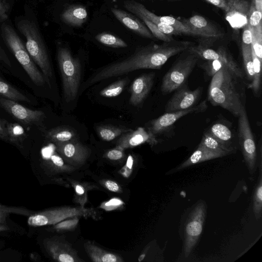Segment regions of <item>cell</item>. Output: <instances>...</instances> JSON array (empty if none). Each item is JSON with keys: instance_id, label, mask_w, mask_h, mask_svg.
Returning <instances> with one entry per match:
<instances>
[{"instance_id": "obj_1", "label": "cell", "mask_w": 262, "mask_h": 262, "mask_svg": "<svg viewBox=\"0 0 262 262\" xmlns=\"http://www.w3.org/2000/svg\"><path fill=\"white\" fill-rule=\"evenodd\" d=\"M244 80L229 68L223 67L212 76L208 88V101L212 105L220 106L237 117L245 107Z\"/></svg>"}, {"instance_id": "obj_10", "label": "cell", "mask_w": 262, "mask_h": 262, "mask_svg": "<svg viewBox=\"0 0 262 262\" xmlns=\"http://www.w3.org/2000/svg\"><path fill=\"white\" fill-rule=\"evenodd\" d=\"M123 5L127 10L132 13L135 15L141 14L155 24L157 23H161L173 27L181 34L196 36V34L181 20L172 16L157 15L148 10L144 5L134 0L125 1Z\"/></svg>"}, {"instance_id": "obj_3", "label": "cell", "mask_w": 262, "mask_h": 262, "mask_svg": "<svg viewBox=\"0 0 262 262\" xmlns=\"http://www.w3.org/2000/svg\"><path fill=\"white\" fill-rule=\"evenodd\" d=\"M57 61L60 71L64 98L68 102L76 97L81 79V64L68 49L60 47L57 50Z\"/></svg>"}, {"instance_id": "obj_43", "label": "cell", "mask_w": 262, "mask_h": 262, "mask_svg": "<svg viewBox=\"0 0 262 262\" xmlns=\"http://www.w3.org/2000/svg\"><path fill=\"white\" fill-rule=\"evenodd\" d=\"M8 7L2 1H0V20L4 21L8 18Z\"/></svg>"}, {"instance_id": "obj_38", "label": "cell", "mask_w": 262, "mask_h": 262, "mask_svg": "<svg viewBox=\"0 0 262 262\" xmlns=\"http://www.w3.org/2000/svg\"><path fill=\"white\" fill-rule=\"evenodd\" d=\"M136 15L143 21L155 38L164 41V42H170L174 40L170 35H167L162 32L154 23L143 15L139 14H136Z\"/></svg>"}, {"instance_id": "obj_32", "label": "cell", "mask_w": 262, "mask_h": 262, "mask_svg": "<svg viewBox=\"0 0 262 262\" xmlns=\"http://www.w3.org/2000/svg\"><path fill=\"white\" fill-rule=\"evenodd\" d=\"M8 140L20 146L26 137V134L22 126L18 123H8L6 125Z\"/></svg>"}, {"instance_id": "obj_33", "label": "cell", "mask_w": 262, "mask_h": 262, "mask_svg": "<svg viewBox=\"0 0 262 262\" xmlns=\"http://www.w3.org/2000/svg\"><path fill=\"white\" fill-rule=\"evenodd\" d=\"M242 53L246 79L250 83L254 75V66L251 45L242 44Z\"/></svg>"}, {"instance_id": "obj_13", "label": "cell", "mask_w": 262, "mask_h": 262, "mask_svg": "<svg viewBox=\"0 0 262 262\" xmlns=\"http://www.w3.org/2000/svg\"><path fill=\"white\" fill-rule=\"evenodd\" d=\"M43 245L55 260L60 262L82 261L78 256L77 251L67 242L59 237L46 239Z\"/></svg>"}, {"instance_id": "obj_7", "label": "cell", "mask_w": 262, "mask_h": 262, "mask_svg": "<svg viewBox=\"0 0 262 262\" xmlns=\"http://www.w3.org/2000/svg\"><path fill=\"white\" fill-rule=\"evenodd\" d=\"M237 118L239 146L249 173L252 174L258 166L256 147L245 107Z\"/></svg>"}, {"instance_id": "obj_44", "label": "cell", "mask_w": 262, "mask_h": 262, "mask_svg": "<svg viewBox=\"0 0 262 262\" xmlns=\"http://www.w3.org/2000/svg\"><path fill=\"white\" fill-rule=\"evenodd\" d=\"M50 160L52 163L56 167H62L63 166V161L62 158L56 154H51Z\"/></svg>"}, {"instance_id": "obj_16", "label": "cell", "mask_w": 262, "mask_h": 262, "mask_svg": "<svg viewBox=\"0 0 262 262\" xmlns=\"http://www.w3.org/2000/svg\"><path fill=\"white\" fill-rule=\"evenodd\" d=\"M111 11L121 24L134 33L146 38H155L144 23L142 22L138 17L117 8H112Z\"/></svg>"}, {"instance_id": "obj_6", "label": "cell", "mask_w": 262, "mask_h": 262, "mask_svg": "<svg viewBox=\"0 0 262 262\" xmlns=\"http://www.w3.org/2000/svg\"><path fill=\"white\" fill-rule=\"evenodd\" d=\"M95 213L92 208L61 207L32 213L28 216L27 223L32 227L55 225L69 218L93 216Z\"/></svg>"}, {"instance_id": "obj_28", "label": "cell", "mask_w": 262, "mask_h": 262, "mask_svg": "<svg viewBox=\"0 0 262 262\" xmlns=\"http://www.w3.org/2000/svg\"><path fill=\"white\" fill-rule=\"evenodd\" d=\"M0 95L14 101L30 102L29 98L15 88L0 78Z\"/></svg>"}, {"instance_id": "obj_26", "label": "cell", "mask_w": 262, "mask_h": 262, "mask_svg": "<svg viewBox=\"0 0 262 262\" xmlns=\"http://www.w3.org/2000/svg\"><path fill=\"white\" fill-rule=\"evenodd\" d=\"M46 137L54 143L65 142L77 139V133L67 126H58L49 130Z\"/></svg>"}, {"instance_id": "obj_48", "label": "cell", "mask_w": 262, "mask_h": 262, "mask_svg": "<svg viewBox=\"0 0 262 262\" xmlns=\"http://www.w3.org/2000/svg\"><path fill=\"white\" fill-rule=\"evenodd\" d=\"M253 2L256 9L262 12V0H253Z\"/></svg>"}, {"instance_id": "obj_9", "label": "cell", "mask_w": 262, "mask_h": 262, "mask_svg": "<svg viewBox=\"0 0 262 262\" xmlns=\"http://www.w3.org/2000/svg\"><path fill=\"white\" fill-rule=\"evenodd\" d=\"M207 108L206 100L195 106L185 110L166 112L148 123L147 130L156 136L167 132L179 119L188 114L204 112Z\"/></svg>"}, {"instance_id": "obj_25", "label": "cell", "mask_w": 262, "mask_h": 262, "mask_svg": "<svg viewBox=\"0 0 262 262\" xmlns=\"http://www.w3.org/2000/svg\"><path fill=\"white\" fill-rule=\"evenodd\" d=\"M207 132L228 148L235 151L236 148L233 143L232 132L227 125L216 123L210 127Z\"/></svg>"}, {"instance_id": "obj_14", "label": "cell", "mask_w": 262, "mask_h": 262, "mask_svg": "<svg viewBox=\"0 0 262 262\" xmlns=\"http://www.w3.org/2000/svg\"><path fill=\"white\" fill-rule=\"evenodd\" d=\"M181 21L192 31L196 36L216 39L222 38L224 35L215 25L201 15H193Z\"/></svg>"}, {"instance_id": "obj_21", "label": "cell", "mask_w": 262, "mask_h": 262, "mask_svg": "<svg viewBox=\"0 0 262 262\" xmlns=\"http://www.w3.org/2000/svg\"><path fill=\"white\" fill-rule=\"evenodd\" d=\"M201 68L209 76L212 77L223 67H227L240 77L244 78V73L233 57L229 59L206 60L201 65Z\"/></svg>"}, {"instance_id": "obj_34", "label": "cell", "mask_w": 262, "mask_h": 262, "mask_svg": "<svg viewBox=\"0 0 262 262\" xmlns=\"http://www.w3.org/2000/svg\"><path fill=\"white\" fill-rule=\"evenodd\" d=\"M253 210L256 220L261 216L262 212V176L259 170L258 181L254 189L253 196Z\"/></svg>"}, {"instance_id": "obj_35", "label": "cell", "mask_w": 262, "mask_h": 262, "mask_svg": "<svg viewBox=\"0 0 262 262\" xmlns=\"http://www.w3.org/2000/svg\"><path fill=\"white\" fill-rule=\"evenodd\" d=\"M129 79L127 76L120 79L104 88L100 92V95L104 97H114L120 95L127 84Z\"/></svg>"}, {"instance_id": "obj_40", "label": "cell", "mask_w": 262, "mask_h": 262, "mask_svg": "<svg viewBox=\"0 0 262 262\" xmlns=\"http://www.w3.org/2000/svg\"><path fill=\"white\" fill-rule=\"evenodd\" d=\"M252 30L251 28L247 24L244 28L242 34V44L244 45H251Z\"/></svg>"}, {"instance_id": "obj_19", "label": "cell", "mask_w": 262, "mask_h": 262, "mask_svg": "<svg viewBox=\"0 0 262 262\" xmlns=\"http://www.w3.org/2000/svg\"><path fill=\"white\" fill-rule=\"evenodd\" d=\"M227 156L226 154L213 151L199 145L197 149L185 161L173 169V172L184 169L190 166L204 161Z\"/></svg>"}, {"instance_id": "obj_46", "label": "cell", "mask_w": 262, "mask_h": 262, "mask_svg": "<svg viewBox=\"0 0 262 262\" xmlns=\"http://www.w3.org/2000/svg\"><path fill=\"white\" fill-rule=\"evenodd\" d=\"M0 61L4 62L9 67L11 66V62L6 52L0 45Z\"/></svg>"}, {"instance_id": "obj_12", "label": "cell", "mask_w": 262, "mask_h": 262, "mask_svg": "<svg viewBox=\"0 0 262 262\" xmlns=\"http://www.w3.org/2000/svg\"><path fill=\"white\" fill-rule=\"evenodd\" d=\"M0 106L14 118L28 125H37L43 120V112L32 110L17 103L15 101L0 97Z\"/></svg>"}, {"instance_id": "obj_15", "label": "cell", "mask_w": 262, "mask_h": 262, "mask_svg": "<svg viewBox=\"0 0 262 262\" xmlns=\"http://www.w3.org/2000/svg\"><path fill=\"white\" fill-rule=\"evenodd\" d=\"M147 143L152 146L158 143L156 136L142 127L132 130L121 135L117 140L118 147L124 149Z\"/></svg>"}, {"instance_id": "obj_22", "label": "cell", "mask_w": 262, "mask_h": 262, "mask_svg": "<svg viewBox=\"0 0 262 262\" xmlns=\"http://www.w3.org/2000/svg\"><path fill=\"white\" fill-rule=\"evenodd\" d=\"M188 51L195 53L199 58L206 60L229 59L232 56L223 47H220L217 50L207 48L203 45L191 46Z\"/></svg>"}, {"instance_id": "obj_24", "label": "cell", "mask_w": 262, "mask_h": 262, "mask_svg": "<svg viewBox=\"0 0 262 262\" xmlns=\"http://www.w3.org/2000/svg\"><path fill=\"white\" fill-rule=\"evenodd\" d=\"M223 10L227 13L238 12L246 14L248 12V3L245 0H205Z\"/></svg>"}, {"instance_id": "obj_8", "label": "cell", "mask_w": 262, "mask_h": 262, "mask_svg": "<svg viewBox=\"0 0 262 262\" xmlns=\"http://www.w3.org/2000/svg\"><path fill=\"white\" fill-rule=\"evenodd\" d=\"M205 202H200L191 210L185 229L183 253L187 257L191 253L202 232L206 214Z\"/></svg>"}, {"instance_id": "obj_30", "label": "cell", "mask_w": 262, "mask_h": 262, "mask_svg": "<svg viewBox=\"0 0 262 262\" xmlns=\"http://www.w3.org/2000/svg\"><path fill=\"white\" fill-rule=\"evenodd\" d=\"M252 49V48H251ZM254 66V75L252 81L248 84V88L250 89L253 94L259 96L261 88V63L260 60L252 50Z\"/></svg>"}, {"instance_id": "obj_47", "label": "cell", "mask_w": 262, "mask_h": 262, "mask_svg": "<svg viewBox=\"0 0 262 262\" xmlns=\"http://www.w3.org/2000/svg\"><path fill=\"white\" fill-rule=\"evenodd\" d=\"M0 138L8 139L7 131L6 125H3L0 122Z\"/></svg>"}, {"instance_id": "obj_5", "label": "cell", "mask_w": 262, "mask_h": 262, "mask_svg": "<svg viewBox=\"0 0 262 262\" xmlns=\"http://www.w3.org/2000/svg\"><path fill=\"white\" fill-rule=\"evenodd\" d=\"M188 54L178 59L163 77L161 86L162 94H170L185 84L199 57L187 50Z\"/></svg>"}, {"instance_id": "obj_2", "label": "cell", "mask_w": 262, "mask_h": 262, "mask_svg": "<svg viewBox=\"0 0 262 262\" xmlns=\"http://www.w3.org/2000/svg\"><path fill=\"white\" fill-rule=\"evenodd\" d=\"M19 32L26 39L25 47L31 58L41 69L46 82L50 85L52 69L45 45L35 24L27 19L17 24Z\"/></svg>"}, {"instance_id": "obj_36", "label": "cell", "mask_w": 262, "mask_h": 262, "mask_svg": "<svg viewBox=\"0 0 262 262\" xmlns=\"http://www.w3.org/2000/svg\"><path fill=\"white\" fill-rule=\"evenodd\" d=\"M10 214L29 216L32 212L26 208L0 204V224H6L7 217Z\"/></svg>"}, {"instance_id": "obj_45", "label": "cell", "mask_w": 262, "mask_h": 262, "mask_svg": "<svg viewBox=\"0 0 262 262\" xmlns=\"http://www.w3.org/2000/svg\"><path fill=\"white\" fill-rule=\"evenodd\" d=\"M105 187L109 190L117 192L119 191L120 187L117 183L112 180H107L104 183Z\"/></svg>"}, {"instance_id": "obj_11", "label": "cell", "mask_w": 262, "mask_h": 262, "mask_svg": "<svg viewBox=\"0 0 262 262\" xmlns=\"http://www.w3.org/2000/svg\"><path fill=\"white\" fill-rule=\"evenodd\" d=\"M203 92V88L199 86L190 90L186 84L175 91L166 104L165 111L170 112L187 110L196 105Z\"/></svg>"}, {"instance_id": "obj_18", "label": "cell", "mask_w": 262, "mask_h": 262, "mask_svg": "<svg viewBox=\"0 0 262 262\" xmlns=\"http://www.w3.org/2000/svg\"><path fill=\"white\" fill-rule=\"evenodd\" d=\"M58 152L68 161L83 162L89 155V149L76 139L65 142L54 143Z\"/></svg>"}, {"instance_id": "obj_17", "label": "cell", "mask_w": 262, "mask_h": 262, "mask_svg": "<svg viewBox=\"0 0 262 262\" xmlns=\"http://www.w3.org/2000/svg\"><path fill=\"white\" fill-rule=\"evenodd\" d=\"M155 73L144 74L135 79L130 88L129 101L132 105L137 106L147 97L154 84Z\"/></svg>"}, {"instance_id": "obj_20", "label": "cell", "mask_w": 262, "mask_h": 262, "mask_svg": "<svg viewBox=\"0 0 262 262\" xmlns=\"http://www.w3.org/2000/svg\"><path fill=\"white\" fill-rule=\"evenodd\" d=\"M86 8L80 5L67 7L62 12L61 18L63 23L72 27H80L88 20Z\"/></svg>"}, {"instance_id": "obj_23", "label": "cell", "mask_w": 262, "mask_h": 262, "mask_svg": "<svg viewBox=\"0 0 262 262\" xmlns=\"http://www.w3.org/2000/svg\"><path fill=\"white\" fill-rule=\"evenodd\" d=\"M84 248L91 260L95 262H120L122 258L117 254L107 252L90 242L84 244Z\"/></svg>"}, {"instance_id": "obj_41", "label": "cell", "mask_w": 262, "mask_h": 262, "mask_svg": "<svg viewBox=\"0 0 262 262\" xmlns=\"http://www.w3.org/2000/svg\"><path fill=\"white\" fill-rule=\"evenodd\" d=\"M78 219L75 218L73 220L68 221L60 222L54 226V228L56 230H65L67 229H71L73 227L76 226V223L78 222Z\"/></svg>"}, {"instance_id": "obj_42", "label": "cell", "mask_w": 262, "mask_h": 262, "mask_svg": "<svg viewBox=\"0 0 262 262\" xmlns=\"http://www.w3.org/2000/svg\"><path fill=\"white\" fill-rule=\"evenodd\" d=\"M123 150L122 148L117 146L116 148L108 151L106 156L110 160H118L123 157Z\"/></svg>"}, {"instance_id": "obj_29", "label": "cell", "mask_w": 262, "mask_h": 262, "mask_svg": "<svg viewBox=\"0 0 262 262\" xmlns=\"http://www.w3.org/2000/svg\"><path fill=\"white\" fill-rule=\"evenodd\" d=\"M132 129L103 125L97 127V132L99 137L106 141H112L122 134L132 130Z\"/></svg>"}, {"instance_id": "obj_37", "label": "cell", "mask_w": 262, "mask_h": 262, "mask_svg": "<svg viewBox=\"0 0 262 262\" xmlns=\"http://www.w3.org/2000/svg\"><path fill=\"white\" fill-rule=\"evenodd\" d=\"M248 12V26L252 30H262L261 12L256 9L253 0L251 2Z\"/></svg>"}, {"instance_id": "obj_50", "label": "cell", "mask_w": 262, "mask_h": 262, "mask_svg": "<svg viewBox=\"0 0 262 262\" xmlns=\"http://www.w3.org/2000/svg\"><path fill=\"white\" fill-rule=\"evenodd\" d=\"M76 190L77 192L79 194H82L84 193V190L83 189V187H82L81 186H76Z\"/></svg>"}, {"instance_id": "obj_39", "label": "cell", "mask_w": 262, "mask_h": 262, "mask_svg": "<svg viewBox=\"0 0 262 262\" xmlns=\"http://www.w3.org/2000/svg\"><path fill=\"white\" fill-rule=\"evenodd\" d=\"M252 30L251 48L255 55L262 59V30Z\"/></svg>"}, {"instance_id": "obj_27", "label": "cell", "mask_w": 262, "mask_h": 262, "mask_svg": "<svg viewBox=\"0 0 262 262\" xmlns=\"http://www.w3.org/2000/svg\"><path fill=\"white\" fill-rule=\"evenodd\" d=\"M199 145L208 149L223 152L226 154L227 155H230L234 152L233 150L228 148L223 143L211 136L207 132L204 134Z\"/></svg>"}, {"instance_id": "obj_49", "label": "cell", "mask_w": 262, "mask_h": 262, "mask_svg": "<svg viewBox=\"0 0 262 262\" xmlns=\"http://www.w3.org/2000/svg\"><path fill=\"white\" fill-rule=\"evenodd\" d=\"M9 230V228L6 224H0V232L5 231Z\"/></svg>"}, {"instance_id": "obj_31", "label": "cell", "mask_w": 262, "mask_h": 262, "mask_svg": "<svg viewBox=\"0 0 262 262\" xmlns=\"http://www.w3.org/2000/svg\"><path fill=\"white\" fill-rule=\"evenodd\" d=\"M95 39L100 43L112 48H126L128 46L123 39L108 32L99 33L96 35Z\"/></svg>"}, {"instance_id": "obj_4", "label": "cell", "mask_w": 262, "mask_h": 262, "mask_svg": "<svg viewBox=\"0 0 262 262\" xmlns=\"http://www.w3.org/2000/svg\"><path fill=\"white\" fill-rule=\"evenodd\" d=\"M1 32L5 42L32 81L37 85H43L46 82L43 75L36 66L15 30L10 25L3 24Z\"/></svg>"}, {"instance_id": "obj_51", "label": "cell", "mask_w": 262, "mask_h": 262, "mask_svg": "<svg viewBox=\"0 0 262 262\" xmlns=\"http://www.w3.org/2000/svg\"><path fill=\"white\" fill-rule=\"evenodd\" d=\"M167 1H177V0H167Z\"/></svg>"}]
</instances>
